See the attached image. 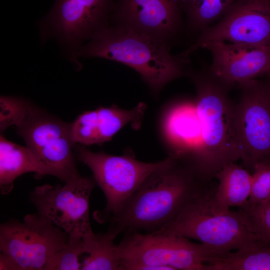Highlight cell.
I'll return each instance as SVG.
<instances>
[{
  "label": "cell",
  "instance_id": "obj_1",
  "mask_svg": "<svg viewBox=\"0 0 270 270\" xmlns=\"http://www.w3.org/2000/svg\"><path fill=\"white\" fill-rule=\"evenodd\" d=\"M152 173L110 218L108 231L157 232L214 186L190 164L174 156Z\"/></svg>",
  "mask_w": 270,
  "mask_h": 270
},
{
  "label": "cell",
  "instance_id": "obj_2",
  "mask_svg": "<svg viewBox=\"0 0 270 270\" xmlns=\"http://www.w3.org/2000/svg\"><path fill=\"white\" fill-rule=\"evenodd\" d=\"M185 75L196 87L201 128L195 168L204 180L212 182L224 166L240 159L235 105L228 94L231 88L216 78L209 67L185 68Z\"/></svg>",
  "mask_w": 270,
  "mask_h": 270
},
{
  "label": "cell",
  "instance_id": "obj_3",
  "mask_svg": "<svg viewBox=\"0 0 270 270\" xmlns=\"http://www.w3.org/2000/svg\"><path fill=\"white\" fill-rule=\"evenodd\" d=\"M0 132L14 126L26 146L48 168L51 176L64 182L82 176L73 153L71 123L18 97L0 96Z\"/></svg>",
  "mask_w": 270,
  "mask_h": 270
},
{
  "label": "cell",
  "instance_id": "obj_4",
  "mask_svg": "<svg viewBox=\"0 0 270 270\" xmlns=\"http://www.w3.org/2000/svg\"><path fill=\"white\" fill-rule=\"evenodd\" d=\"M170 47L134 29L119 24L97 32L78 54L123 64L136 71L154 93L168 83L185 75L184 62L172 56Z\"/></svg>",
  "mask_w": 270,
  "mask_h": 270
},
{
  "label": "cell",
  "instance_id": "obj_5",
  "mask_svg": "<svg viewBox=\"0 0 270 270\" xmlns=\"http://www.w3.org/2000/svg\"><path fill=\"white\" fill-rule=\"evenodd\" d=\"M216 187L186 206L172 221L155 232L196 240L211 250L215 257L213 260L258 238L239 210L219 212L212 208L210 199Z\"/></svg>",
  "mask_w": 270,
  "mask_h": 270
},
{
  "label": "cell",
  "instance_id": "obj_6",
  "mask_svg": "<svg viewBox=\"0 0 270 270\" xmlns=\"http://www.w3.org/2000/svg\"><path fill=\"white\" fill-rule=\"evenodd\" d=\"M118 246L122 270H206L215 258L202 243L158 232H124Z\"/></svg>",
  "mask_w": 270,
  "mask_h": 270
},
{
  "label": "cell",
  "instance_id": "obj_7",
  "mask_svg": "<svg viewBox=\"0 0 270 270\" xmlns=\"http://www.w3.org/2000/svg\"><path fill=\"white\" fill-rule=\"evenodd\" d=\"M76 157L92 170L94 180L103 192L106 200L102 210L96 212L99 222H108L124 202L153 172L169 163L173 156L156 162L136 160L130 151L122 156L94 152L80 146L76 148Z\"/></svg>",
  "mask_w": 270,
  "mask_h": 270
},
{
  "label": "cell",
  "instance_id": "obj_8",
  "mask_svg": "<svg viewBox=\"0 0 270 270\" xmlns=\"http://www.w3.org/2000/svg\"><path fill=\"white\" fill-rule=\"evenodd\" d=\"M69 241L68 234L37 212L26 214L22 222L10 220L0 226V252L18 270H45L52 256Z\"/></svg>",
  "mask_w": 270,
  "mask_h": 270
},
{
  "label": "cell",
  "instance_id": "obj_9",
  "mask_svg": "<svg viewBox=\"0 0 270 270\" xmlns=\"http://www.w3.org/2000/svg\"><path fill=\"white\" fill-rule=\"evenodd\" d=\"M96 182L94 177L80 178L54 186L46 184L30 193L37 213L68 234L87 239L94 234L89 216V202Z\"/></svg>",
  "mask_w": 270,
  "mask_h": 270
},
{
  "label": "cell",
  "instance_id": "obj_10",
  "mask_svg": "<svg viewBox=\"0 0 270 270\" xmlns=\"http://www.w3.org/2000/svg\"><path fill=\"white\" fill-rule=\"evenodd\" d=\"M235 119L244 168L253 171L260 162H270V92L268 84L253 79L238 86Z\"/></svg>",
  "mask_w": 270,
  "mask_h": 270
},
{
  "label": "cell",
  "instance_id": "obj_11",
  "mask_svg": "<svg viewBox=\"0 0 270 270\" xmlns=\"http://www.w3.org/2000/svg\"><path fill=\"white\" fill-rule=\"evenodd\" d=\"M226 42L270 45L269 0H238L218 22L206 28L186 50L176 55L188 60L190 55L207 42Z\"/></svg>",
  "mask_w": 270,
  "mask_h": 270
},
{
  "label": "cell",
  "instance_id": "obj_12",
  "mask_svg": "<svg viewBox=\"0 0 270 270\" xmlns=\"http://www.w3.org/2000/svg\"><path fill=\"white\" fill-rule=\"evenodd\" d=\"M115 4L114 0H56L44 23L51 34L78 54L84 41L108 24Z\"/></svg>",
  "mask_w": 270,
  "mask_h": 270
},
{
  "label": "cell",
  "instance_id": "obj_13",
  "mask_svg": "<svg viewBox=\"0 0 270 270\" xmlns=\"http://www.w3.org/2000/svg\"><path fill=\"white\" fill-rule=\"evenodd\" d=\"M113 12L114 23L170 47L184 28L180 0H118Z\"/></svg>",
  "mask_w": 270,
  "mask_h": 270
},
{
  "label": "cell",
  "instance_id": "obj_14",
  "mask_svg": "<svg viewBox=\"0 0 270 270\" xmlns=\"http://www.w3.org/2000/svg\"><path fill=\"white\" fill-rule=\"evenodd\" d=\"M201 48L212 54V73L230 88L270 72V45L212 42Z\"/></svg>",
  "mask_w": 270,
  "mask_h": 270
},
{
  "label": "cell",
  "instance_id": "obj_15",
  "mask_svg": "<svg viewBox=\"0 0 270 270\" xmlns=\"http://www.w3.org/2000/svg\"><path fill=\"white\" fill-rule=\"evenodd\" d=\"M146 106L140 103L131 110H124L115 105L100 107L82 112L71 123L74 144H100L111 140L122 128L131 124L135 129L141 124Z\"/></svg>",
  "mask_w": 270,
  "mask_h": 270
},
{
  "label": "cell",
  "instance_id": "obj_16",
  "mask_svg": "<svg viewBox=\"0 0 270 270\" xmlns=\"http://www.w3.org/2000/svg\"><path fill=\"white\" fill-rule=\"evenodd\" d=\"M164 128L172 147L170 156L182 159L194 166L201 140L196 100L174 104L166 117Z\"/></svg>",
  "mask_w": 270,
  "mask_h": 270
},
{
  "label": "cell",
  "instance_id": "obj_17",
  "mask_svg": "<svg viewBox=\"0 0 270 270\" xmlns=\"http://www.w3.org/2000/svg\"><path fill=\"white\" fill-rule=\"evenodd\" d=\"M218 181L214 192L210 199L212 208L223 212L232 206L241 208L250 198L252 174L246 168L231 162L224 166L216 174Z\"/></svg>",
  "mask_w": 270,
  "mask_h": 270
},
{
  "label": "cell",
  "instance_id": "obj_18",
  "mask_svg": "<svg viewBox=\"0 0 270 270\" xmlns=\"http://www.w3.org/2000/svg\"><path fill=\"white\" fill-rule=\"evenodd\" d=\"M34 172L38 177L51 175L48 168L27 146L24 147L0 136V188L7 194L15 180L22 174Z\"/></svg>",
  "mask_w": 270,
  "mask_h": 270
},
{
  "label": "cell",
  "instance_id": "obj_19",
  "mask_svg": "<svg viewBox=\"0 0 270 270\" xmlns=\"http://www.w3.org/2000/svg\"><path fill=\"white\" fill-rule=\"evenodd\" d=\"M206 270H270V246L258 238L206 264Z\"/></svg>",
  "mask_w": 270,
  "mask_h": 270
},
{
  "label": "cell",
  "instance_id": "obj_20",
  "mask_svg": "<svg viewBox=\"0 0 270 270\" xmlns=\"http://www.w3.org/2000/svg\"><path fill=\"white\" fill-rule=\"evenodd\" d=\"M116 237L108 230L85 240L86 256L82 270H122V260Z\"/></svg>",
  "mask_w": 270,
  "mask_h": 270
},
{
  "label": "cell",
  "instance_id": "obj_21",
  "mask_svg": "<svg viewBox=\"0 0 270 270\" xmlns=\"http://www.w3.org/2000/svg\"><path fill=\"white\" fill-rule=\"evenodd\" d=\"M238 0H180L186 16V30L197 36L212 22L220 18Z\"/></svg>",
  "mask_w": 270,
  "mask_h": 270
},
{
  "label": "cell",
  "instance_id": "obj_22",
  "mask_svg": "<svg viewBox=\"0 0 270 270\" xmlns=\"http://www.w3.org/2000/svg\"><path fill=\"white\" fill-rule=\"evenodd\" d=\"M238 210L252 232L270 246V200L260 204H250L248 202Z\"/></svg>",
  "mask_w": 270,
  "mask_h": 270
},
{
  "label": "cell",
  "instance_id": "obj_23",
  "mask_svg": "<svg viewBox=\"0 0 270 270\" xmlns=\"http://www.w3.org/2000/svg\"><path fill=\"white\" fill-rule=\"evenodd\" d=\"M84 254H86L85 239L70 238L68 244L52 256L45 270H81L80 258Z\"/></svg>",
  "mask_w": 270,
  "mask_h": 270
},
{
  "label": "cell",
  "instance_id": "obj_24",
  "mask_svg": "<svg viewBox=\"0 0 270 270\" xmlns=\"http://www.w3.org/2000/svg\"><path fill=\"white\" fill-rule=\"evenodd\" d=\"M252 174V190L248 203L260 204L270 200V162L256 164Z\"/></svg>",
  "mask_w": 270,
  "mask_h": 270
},
{
  "label": "cell",
  "instance_id": "obj_25",
  "mask_svg": "<svg viewBox=\"0 0 270 270\" xmlns=\"http://www.w3.org/2000/svg\"><path fill=\"white\" fill-rule=\"evenodd\" d=\"M0 270H18L14 262L7 256L0 252Z\"/></svg>",
  "mask_w": 270,
  "mask_h": 270
},
{
  "label": "cell",
  "instance_id": "obj_26",
  "mask_svg": "<svg viewBox=\"0 0 270 270\" xmlns=\"http://www.w3.org/2000/svg\"><path fill=\"white\" fill-rule=\"evenodd\" d=\"M268 75L269 76L270 78V81L268 84V88L270 92V72L268 74Z\"/></svg>",
  "mask_w": 270,
  "mask_h": 270
},
{
  "label": "cell",
  "instance_id": "obj_27",
  "mask_svg": "<svg viewBox=\"0 0 270 270\" xmlns=\"http://www.w3.org/2000/svg\"><path fill=\"white\" fill-rule=\"evenodd\" d=\"M269 1H270V0H269Z\"/></svg>",
  "mask_w": 270,
  "mask_h": 270
}]
</instances>
